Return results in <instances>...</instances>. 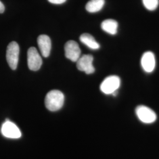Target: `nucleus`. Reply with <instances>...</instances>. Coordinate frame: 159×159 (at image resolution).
<instances>
[{"mask_svg":"<svg viewBox=\"0 0 159 159\" xmlns=\"http://www.w3.org/2000/svg\"><path fill=\"white\" fill-rule=\"evenodd\" d=\"M64 96L61 91L54 90L49 91L45 98L46 108L51 111H56L62 108Z\"/></svg>","mask_w":159,"mask_h":159,"instance_id":"obj_1","label":"nucleus"},{"mask_svg":"<svg viewBox=\"0 0 159 159\" xmlns=\"http://www.w3.org/2000/svg\"><path fill=\"white\" fill-rule=\"evenodd\" d=\"M120 84L121 80L118 76L110 75L103 80L100 85V90L105 94L116 96Z\"/></svg>","mask_w":159,"mask_h":159,"instance_id":"obj_2","label":"nucleus"},{"mask_svg":"<svg viewBox=\"0 0 159 159\" xmlns=\"http://www.w3.org/2000/svg\"><path fill=\"white\" fill-rule=\"evenodd\" d=\"M20 47L18 43L15 41L10 43L7 48L6 58L7 63L12 70H16L19 60Z\"/></svg>","mask_w":159,"mask_h":159,"instance_id":"obj_3","label":"nucleus"},{"mask_svg":"<svg viewBox=\"0 0 159 159\" xmlns=\"http://www.w3.org/2000/svg\"><path fill=\"white\" fill-rule=\"evenodd\" d=\"M138 119L145 124H151L157 119V115L153 110L145 106H139L136 108Z\"/></svg>","mask_w":159,"mask_h":159,"instance_id":"obj_4","label":"nucleus"},{"mask_svg":"<svg viewBox=\"0 0 159 159\" xmlns=\"http://www.w3.org/2000/svg\"><path fill=\"white\" fill-rule=\"evenodd\" d=\"M27 62L29 69L32 71H37L41 68L43 63L42 58L35 47L29 48L27 52Z\"/></svg>","mask_w":159,"mask_h":159,"instance_id":"obj_5","label":"nucleus"},{"mask_svg":"<svg viewBox=\"0 0 159 159\" xmlns=\"http://www.w3.org/2000/svg\"><path fill=\"white\" fill-rule=\"evenodd\" d=\"M65 56L71 61L77 62L81 55V50L77 43L73 40L67 41L64 46Z\"/></svg>","mask_w":159,"mask_h":159,"instance_id":"obj_6","label":"nucleus"},{"mask_svg":"<svg viewBox=\"0 0 159 159\" xmlns=\"http://www.w3.org/2000/svg\"><path fill=\"white\" fill-rule=\"evenodd\" d=\"M93 62V57L91 55L84 54L77 61V67L80 71H84L87 74H92L95 71Z\"/></svg>","mask_w":159,"mask_h":159,"instance_id":"obj_7","label":"nucleus"},{"mask_svg":"<svg viewBox=\"0 0 159 159\" xmlns=\"http://www.w3.org/2000/svg\"><path fill=\"white\" fill-rule=\"evenodd\" d=\"M1 133L9 139H19L21 136V131L14 123L6 121L1 127Z\"/></svg>","mask_w":159,"mask_h":159,"instance_id":"obj_8","label":"nucleus"},{"mask_svg":"<svg viewBox=\"0 0 159 159\" xmlns=\"http://www.w3.org/2000/svg\"><path fill=\"white\" fill-rule=\"evenodd\" d=\"M141 65L144 71L148 73L153 72L156 67V59L154 54L151 51H147L143 54Z\"/></svg>","mask_w":159,"mask_h":159,"instance_id":"obj_9","label":"nucleus"},{"mask_svg":"<svg viewBox=\"0 0 159 159\" xmlns=\"http://www.w3.org/2000/svg\"><path fill=\"white\" fill-rule=\"evenodd\" d=\"M38 46L43 57L50 56L51 48V42L50 37L47 35H40L37 39Z\"/></svg>","mask_w":159,"mask_h":159,"instance_id":"obj_10","label":"nucleus"},{"mask_svg":"<svg viewBox=\"0 0 159 159\" xmlns=\"http://www.w3.org/2000/svg\"><path fill=\"white\" fill-rule=\"evenodd\" d=\"M101 27L103 31L111 35H115L117 33L118 23L112 19L106 20L102 21Z\"/></svg>","mask_w":159,"mask_h":159,"instance_id":"obj_11","label":"nucleus"},{"mask_svg":"<svg viewBox=\"0 0 159 159\" xmlns=\"http://www.w3.org/2000/svg\"><path fill=\"white\" fill-rule=\"evenodd\" d=\"M80 40L82 43L92 50H97L100 47L95 39L90 34L84 33L81 35Z\"/></svg>","mask_w":159,"mask_h":159,"instance_id":"obj_12","label":"nucleus"},{"mask_svg":"<svg viewBox=\"0 0 159 159\" xmlns=\"http://www.w3.org/2000/svg\"><path fill=\"white\" fill-rule=\"evenodd\" d=\"M104 3V0H90L87 3L85 8L86 10L89 12H97L102 9Z\"/></svg>","mask_w":159,"mask_h":159,"instance_id":"obj_13","label":"nucleus"},{"mask_svg":"<svg viewBox=\"0 0 159 159\" xmlns=\"http://www.w3.org/2000/svg\"><path fill=\"white\" fill-rule=\"evenodd\" d=\"M143 3L146 8L149 11L155 10L159 6V0H143Z\"/></svg>","mask_w":159,"mask_h":159,"instance_id":"obj_14","label":"nucleus"},{"mask_svg":"<svg viewBox=\"0 0 159 159\" xmlns=\"http://www.w3.org/2000/svg\"><path fill=\"white\" fill-rule=\"evenodd\" d=\"M50 3L54 4H61L64 3L67 0H48Z\"/></svg>","mask_w":159,"mask_h":159,"instance_id":"obj_15","label":"nucleus"},{"mask_svg":"<svg viewBox=\"0 0 159 159\" xmlns=\"http://www.w3.org/2000/svg\"><path fill=\"white\" fill-rule=\"evenodd\" d=\"M5 11V7L4 5L2 4V2L0 1V14L3 13Z\"/></svg>","mask_w":159,"mask_h":159,"instance_id":"obj_16","label":"nucleus"}]
</instances>
